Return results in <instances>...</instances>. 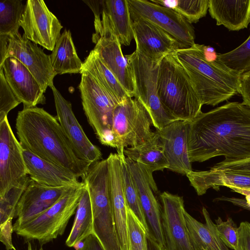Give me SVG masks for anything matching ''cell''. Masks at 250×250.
Segmentation results:
<instances>
[{
    "instance_id": "ab89813d",
    "label": "cell",
    "mask_w": 250,
    "mask_h": 250,
    "mask_svg": "<svg viewBox=\"0 0 250 250\" xmlns=\"http://www.w3.org/2000/svg\"><path fill=\"white\" fill-rule=\"evenodd\" d=\"M209 169L250 177V158L236 161H222L215 164Z\"/></svg>"
},
{
    "instance_id": "2e32d148",
    "label": "cell",
    "mask_w": 250,
    "mask_h": 250,
    "mask_svg": "<svg viewBox=\"0 0 250 250\" xmlns=\"http://www.w3.org/2000/svg\"><path fill=\"white\" fill-rule=\"evenodd\" d=\"M23 150L5 118L0 122V195L28 175Z\"/></svg>"
},
{
    "instance_id": "e0dca14e",
    "label": "cell",
    "mask_w": 250,
    "mask_h": 250,
    "mask_svg": "<svg viewBox=\"0 0 250 250\" xmlns=\"http://www.w3.org/2000/svg\"><path fill=\"white\" fill-rule=\"evenodd\" d=\"M136 50L147 58L161 61L184 47L176 39L155 24L142 19L132 21Z\"/></svg>"
},
{
    "instance_id": "e575fe53",
    "label": "cell",
    "mask_w": 250,
    "mask_h": 250,
    "mask_svg": "<svg viewBox=\"0 0 250 250\" xmlns=\"http://www.w3.org/2000/svg\"><path fill=\"white\" fill-rule=\"evenodd\" d=\"M24 8L20 0L0 1V35H13L20 33V21Z\"/></svg>"
},
{
    "instance_id": "7dc6e473",
    "label": "cell",
    "mask_w": 250,
    "mask_h": 250,
    "mask_svg": "<svg viewBox=\"0 0 250 250\" xmlns=\"http://www.w3.org/2000/svg\"><path fill=\"white\" fill-rule=\"evenodd\" d=\"M27 250H34L32 246L31 243L30 242V241H28ZM39 250H43V249L42 247H41Z\"/></svg>"
},
{
    "instance_id": "ee69618b",
    "label": "cell",
    "mask_w": 250,
    "mask_h": 250,
    "mask_svg": "<svg viewBox=\"0 0 250 250\" xmlns=\"http://www.w3.org/2000/svg\"><path fill=\"white\" fill-rule=\"evenodd\" d=\"M214 201L229 202L235 206L250 211V207L247 205L245 199L223 196L215 199Z\"/></svg>"
},
{
    "instance_id": "f35d334b",
    "label": "cell",
    "mask_w": 250,
    "mask_h": 250,
    "mask_svg": "<svg viewBox=\"0 0 250 250\" xmlns=\"http://www.w3.org/2000/svg\"><path fill=\"white\" fill-rule=\"evenodd\" d=\"M0 122L7 117L8 113L20 104L21 101L14 93L0 69Z\"/></svg>"
},
{
    "instance_id": "f1b7e54d",
    "label": "cell",
    "mask_w": 250,
    "mask_h": 250,
    "mask_svg": "<svg viewBox=\"0 0 250 250\" xmlns=\"http://www.w3.org/2000/svg\"><path fill=\"white\" fill-rule=\"evenodd\" d=\"M202 214L205 224L197 221L186 210L184 211L190 239L196 250H229L220 239L216 224L205 207L202 208Z\"/></svg>"
},
{
    "instance_id": "74e56055",
    "label": "cell",
    "mask_w": 250,
    "mask_h": 250,
    "mask_svg": "<svg viewBox=\"0 0 250 250\" xmlns=\"http://www.w3.org/2000/svg\"><path fill=\"white\" fill-rule=\"evenodd\" d=\"M218 235L228 248L233 250H240L238 246V229L231 218L223 221L219 217L215 220Z\"/></svg>"
},
{
    "instance_id": "9c48e42d",
    "label": "cell",
    "mask_w": 250,
    "mask_h": 250,
    "mask_svg": "<svg viewBox=\"0 0 250 250\" xmlns=\"http://www.w3.org/2000/svg\"><path fill=\"white\" fill-rule=\"evenodd\" d=\"M152 125L148 112L138 99L129 97L118 104L114 109L112 125L117 153L151 138L155 133L151 130Z\"/></svg>"
},
{
    "instance_id": "1f68e13d",
    "label": "cell",
    "mask_w": 250,
    "mask_h": 250,
    "mask_svg": "<svg viewBox=\"0 0 250 250\" xmlns=\"http://www.w3.org/2000/svg\"><path fill=\"white\" fill-rule=\"evenodd\" d=\"M92 234L94 235L92 208L89 192L85 185L65 245L69 248L74 247Z\"/></svg>"
},
{
    "instance_id": "ffe728a7",
    "label": "cell",
    "mask_w": 250,
    "mask_h": 250,
    "mask_svg": "<svg viewBox=\"0 0 250 250\" xmlns=\"http://www.w3.org/2000/svg\"><path fill=\"white\" fill-rule=\"evenodd\" d=\"M71 187H48L30 180L17 206V219L13 227L21 225L46 210Z\"/></svg>"
},
{
    "instance_id": "d6a6232c",
    "label": "cell",
    "mask_w": 250,
    "mask_h": 250,
    "mask_svg": "<svg viewBox=\"0 0 250 250\" xmlns=\"http://www.w3.org/2000/svg\"><path fill=\"white\" fill-rule=\"evenodd\" d=\"M169 8L182 16L189 23H196L206 16L209 0H150Z\"/></svg>"
},
{
    "instance_id": "f6af8a7d",
    "label": "cell",
    "mask_w": 250,
    "mask_h": 250,
    "mask_svg": "<svg viewBox=\"0 0 250 250\" xmlns=\"http://www.w3.org/2000/svg\"><path fill=\"white\" fill-rule=\"evenodd\" d=\"M147 250H167L165 247L161 246L154 236L150 233L147 235Z\"/></svg>"
},
{
    "instance_id": "d590c367",
    "label": "cell",
    "mask_w": 250,
    "mask_h": 250,
    "mask_svg": "<svg viewBox=\"0 0 250 250\" xmlns=\"http://www.w3.org/2000/svg\"><path fill=\"white\" fill-rule=\"evenodd\" d=\"M216 57L229 68L243 73L250 71V35L246 40L235 49Z\"/></svg>"
},
{
    "instance_id": "8fae6325",
    "label": "cell",
    "mask_w": 250,
    "mask_h": 250,
    "mask_svg": "<svg viewBox=\"0 0 250 250\" xmlns=\"http://www.w3.org/2000/svg\"><path fill=\"white\" fill-rule=\"evenodd\" d=\"M132 20L142 19L161 28L184 47L195 43L194 30L182 16L150 0H127Z\"/></svg>"
},
{
    "instance_id": "d4e9b609",
    "label": "cell",
    "mask_w": 250,
    "mask_h": 250,
    "mask_svg": "<svg viewBox=\"0 0 250 250\" xmlns=\"http://www.w3.org/2000/svg\"><path fill=\"white\" fill-rule=\"evenodd\" d=\"M30 180L27 175L0 195V241L6 250H16L12 242V222L18 203Z\"/></svg>"
},
{
    "instance_id": "8d00e7d4",
    "label": "cell",
    "mask_w": 250,
    "mask_h": 250,
    "mask_svg": "<svg viewBox=\"0 0 250 250\" xmlns=\"http://www.w3.org/2000/svg\"><path fill=\"white\" fill-rule=\"evenodd\" d=\"M127 226L130 250H147L148 234L134 212L128 207Z\"/></svg>"
},
{
    "instance_id": "ba28073f",
    "label": "cell",
    "mask_w": 250,
    "mask_h": 250,
    "mask_svg": "<svg viewBox=\"0 0 250 250\" xmlns=\"http://www.w3.org/2000/svg\"><path fill=\"white\" fill-rule=\"evenodd\" d=\"M125 57L133 77L134 98L138 99L146 108L152 125L160 129L178 120L165 109L158 96L157 78L161 61H153L136 50Z\"/></svg>"
},
{
    "instance_id": "b9f144b4",
    "label": "cell",
    "mask_w": 250,
    "mask_h": 250,
    "mask_svg": "<svg viewBox=\"0 0 250 250\" xmlns=\"http://www.w3.org/2000/svg\"><path fill=\"white\" fill-rule=\"evenodd\" d=\"M239 93L242 97V103L250 107V71L241 74Z\"/></svg>"
},
{
    "instance_id": "4dcf8cb0",
    "label": "cell",
    "mask_w": 250,
    "mask_h": 250,
    "mask_svg": "<svg viewBox=\"0 0 250 250\" xmlns=\"http://www.w3.org/2000/svg\"><path fill=\"white\" fill-rule=\"evenodd\" d=\"M81 71H85L93 76L119 104L130 97L93 50L83 62Z\"/></svg>"
},
{
    "instance_id": "60d3db41",
    "label": "cell",
    "mask_w": 250,
    "mask_h": 250,
    "mask_svg": "<svg viewBox=\"0 0 250 250\" xmlns=\"http://www.w3.org/2000/svg\"><path fill=\"white\" fill-rule=\"evenodd\" d=\"M238 229V246L240 250H250V223L242 222Z\"/></svg>"
},
{
    "instance_id": "484cf974",
    "label": "cell",
    "mask_w": 250,
    "mask_h": 250,
    "mask_svg": "<svg viewBox=\"0 0 250 250\" xmlns=\"http://www.w3.org/2000/svg\"><path fill=\"white\" fill-rule=\"evenodd\" d=\"M155 132L154 135L145 143L124 150L125 156L143 166L152 181H154L152 175L154 171H163L169 166L162 142Z\"/></svg>"
},
{
    "instance_id": "603a6c76",
    "label": "cell",
    "mask_w": 250,
    "mask_h": 250,
    "mask_svg": "<svg viewBox=\"0 0 250 250\" xmlns=\"http://www.w3.org/2000/svg\"><path fill=\"white\" fill-rule=\"evenodd\" d=\"M23 155L27 174L33 181L52 187H73L81 183L70 171L38 157L27 149L23 148Z\"/></svg>"
},
{
    "instance_id": "7a4b0ae2",
    "label": "cell",
    "mask_w": 250,
    "mask_h": 250,
    "mask_svg": "<svg viewBox=\"0 0 250 250\" xmlns=\"http://www.w3.org/2000/svg\"><path fill=\"white\" fill-rule=\"evenodd\" d=\"M15 127L23 148L83 179L91 164L77 155L57 117L37 106L18 112Z\"/></svg>"
},
{
    "instance_id": "f546056e",
    "label": "cell",
    "mask_w": 250,
    "mask_h": 250,
    "mask_svg": "<svg viewBox=\"0 0 250 250\" xmlns=\"http://www.w3.org/2000/svg\"><path fill=\"white\" fill-rule=\"evenodd\" d=\"M50 58L56 75L81 72L83 62L77 53L70 30L65 29L61 34Z\"/></svg>"
},
{
    "instance_id": "4fadbf2b",
    "label": "cell",
    "mask_w": 250,
    "mask_h": 250,
    "mask_svg": "<svg viewBox=\"0 0 250 250\" xmlns=\"http://www.w3.org/2000/svg\"><path fill=\"white\" fill-rule=\"evenodd\" d=\"M101 27L93 34L95 44L93 49L100 60L117 78L131 97L135 93L133 77L127 60L124 56L119 39L111 26L101 20Z\"/></svg>"
},
{
    "instance_id": "8992f818",
    "label": "cell",
    "mask_w": 250,
    "mask_h": 250,
    "mask_svg": "<svg viewBox=\"0 0 250 250\" xmlns=\"http://www.w3.org/2000/svg\"><path fill=\"white\" fill-rule=\"evenodd\" d=\"M85 186L82 182L70 188L46 210L30 221L13 227L14 232L27 241L47 244L63 234L71 217L76 213Z\"/></svg>"
},
{
    "instance_id": "5bb4252c",
    "label": "cell",
    "mask_w": 250,
    "mask_h": 250,
    "mask_svg": "<svg viewBox=\"0 0 250 250\" xmlns=\"http://www.w3.org/2000/svg\"><path fill=\"white\" fill-rule=\"evenodd\" d=\"M52 89L57 118L77 155L91 165L101 160L100 149L90 141L77 120L70 102L65 99L54 84Z\"/></svg>"
},
{
    "instance_id": "83f0119b",
    "label": "cell",
    "mask_w": 250,
    "mask_h": 250,
    "mask_svg": "<svg viewBox=\"0 0 250 250\" xmlns=\"http://www.w3.org/2000/svg\"><path fill=\"white\" fill-rule=\"evenodd\" d=\"M186 176L199 196L205 194L210 188L217 190L221 186L250 189V177L240 174L209 169L192 170Z\"/></svg>"
},
{
    "instance_id": "30bf717a",
    "label": "cell",
    "mask_w": 250,
    "mask_h": 250,
    "mask_svg": "<svg viewBox=\"0 0 250 250\" xmlns=\"http://www.w3.org/2000/svg\"><path fill=\"white\" fill-rule=\"evenodd\" d=\"M9 57L17 59L29 70L44 93L53 84L56 75L50 55L24 34L22 36L20 33L13 35H0V65Z\"/></svg>"
},
{
    "instance_id": "3957f363",
    "label": "cell",
    "mask_w": 250,
    "mask_h": 250,
    "mask_svg": "<svg viewBox=\"0 0 250 250\" xmlns=\"http://www.w3.org/2000/svg\"><path fill=\"white\" fill-rule=\"evenodd\" d=\"M206 47L195 43L174 53L187 71L203 104L212 106L239 93L242 73L234 70L216 57L208 59Z\"/></svg>"
},
{
    "instance_id": "9a60e30c",
    "label": "cell",
    "mask_w": 250,
    "mask_h": 250,
    "mask_svg": "<svg viewBox=\"0 0 250 250\" xmlns=\"http://www.w3.org/2000/svg\"><path fill=\"white\" fill-rule=\"evenodd\" d=\"M162 223L167 250H196L188 231L184 215L186 210L182 197L163 192Z\"/></svg>"
},
{
    "instance_id": "4316f807",
    "label": "cell",
    "mask_w": 250,
    "mask_h": 250,
    "mask_svg": "<svg viewBox=\"0 0 250 250\" xmlns=\"http://www.w3.org/2000/svg\"><path fill=\"white\" fill-rule=\"evenodd\" d=\"M101 4V19L111 26L121 45H129L134 34L127 0H102Z\"/></svg>"
},
{
    "instance_id": "836d02e7",
    "label": "cell",
    "mask_w": 250,
    "mask_h": 250,
    "mask_svg": "<svg viewBox=\"0 0 250 250\" xmlns=\"http://www.w3.org/2000/svg\"><path fill=\"white\" fill-rule=\"evenodd\" d=\"M117 153L122 161L123 186L127 206L134 212L148 234L150 233L149 227L141 207L136 185L126 162L125 156L124 152Z\"/></svg>"
},
{
    "instance_id": "52a82bcc",
    "label": "cell",
    "mask_w": 250,
    "mask_h": 250,
    "mask_svg": "<svg viewBox=\"0 0 250 250\" xmlns=\"http://www.w3.org/2000/svg\"><path fill=\"white\" fill-rule=\"evenodd\" d=\"M80 74L78 88L88 123L102 144L116 148L112 125L114 109L119 103L90 74Z\"/></svg>"
},
{
    "instance_id": "d6986e66",
    "label": "cell",
    "mask_w": 250,
    "mask_h": 250,
    "mask_svg": "<svg viewBox=\"0 0 250 250\" xmlns=\"http://www.w3.org/2000/svg\"><path fill=\"white\" fill-rule=\"evenodd\" d=\"M188 121L176 120L162 129H156L168 161L167 169L183 175L192 171L188 149Z\"/></svg>"
},
{
    "instance_id": "bcb514c9",
    "label": "cell",
    "mask_w": 250,
    "mask_h": 250,
    "mask_svg": "<svg viewBox=\"0 0 250 250\" xmlns=\"http://www.w3.org/2000/svg\"><path fill=\"white\" fill-rule=\"evenodd\" d=\"M230 189L234 192L241 194L245 196V200L247 205L250 207V189L245 188H240L237 187L230 188Z\"/></svg>"
},
{
    "instance_id": "6da1fadb",
    "label": "cell",
    "mask_w": 250,
    "mask_h": 250,
    "mask_svg": "<svg viewBox=\"0 0 250 250\" xmlns=\"http://www.w3.org/2000/svg\"><path fill=\"white\" fill-rule=\"evenodd\" d=\"M187 140L191 163L250 158V107L234 102L202 112L188 121Z\"/></svg>"
},
{
    "instance_id": "ac0fdd59",
    "label": "cell",
    "mask_w": 250,
    "mask_h": 250,
    "mask_svg": "<svg viewBox=\"0 0 250 250\" xmlns=\"http://www.w3.org/2000/svg\"><path fill=\"white\" fill-rule=\"evenodd\" d=\"M125 160L136 185L150 232L158 243L165 247L161 208L153 194V192H158L156 184L150 179L143 166L126 157Z\"/></svg>"
},
{
    "instance_id": "44dd1931",
    "label": "cell",
    "mask_w": 250,
    "mask_h": 250,
    "mask_svg": "<svg viewBox=\"0 0 250 250\" xmlns=\"http://www.w3.org/2000/svg\"><path fill=\"white\" fill-rule=\"evenodd\" d=\"M108 164L111 208L117 232L123 250H130L127 226V208L123 186L122 161L118 153H111Z\"/></svg>"
},
{
    "instance_id": "cb8c5ba5",
    "label": "cell",
    "mask_w": 250,
    "mask_h": 250,
    "mask_svg": "<svg viewBox=\"0 0 250 250\" xmlns=\"http://www.w3.org/2000/svg\"><path fill=\"white\" fill-rule=\"evenodd\" d=\"M208 11L217 25L230 31L247 28L250 23V0H209Z\"/></svg>"
},
{
    "instance_id": "7bdbcfd3",
    "label": "cell",
    "mask_w": 250,
    "mask_h": 250,
    "mask_svg": "<svg viewBox=\"0 0 250 250\" xmlns=\"http://www.w3.org/2000/svg\"><path fill=\"white\" fill-rule=\"evenodd\" d=\"M76 250H104L98 239L92 234L82 243V246Z\"/></svg>"
},
{
    "instance_id": "5b68a950",
    "label": "cell",
    "mask_w": 250,
    "mask_h": 250,
    "mask_svg": "<svg viewBox=\"0 0 250 250\" xmlns=\"http://www.w3.org/2000/svg\"><path fill=\"white\" fill-rule=\"evenodd\" d=\"M83 182L91 202L94 235L104 250H123L111 208L107 163L101 161L92 164Z\"/></svg>"
},
{
    "instance_id": "277c9868",
    "label": "cell",
    "mask_w": 250,
    "mask_h": 250,
    "mask_svg": "<svg viewBox=\"0 0 250 250\" xmlns=\"http://www.w3.org/2000/svg\"><path fill=\"white\" fill-rule=\"evenodd\" d=\"M157 89L164 107L177 120L190 121L202 112L203 105L192 83L174 53L160 62Z\"/></svg>"
},
{
    "instance_id": "7c38bea8",
    "label": "cell",
    "mask_w": 250,
    "mask_h": 250,
    "mask_svg": "<svg viewBox=\"0 0 250 250\" xmlns=\"http://www.w3.org/2000/svg\"><path fill=\"white\" fill-rule=\"evenodd\" d=\"M20 24L28 40L52 51L63 27L42 0L26 1Z\"/></svg>"
},
{
    "instance_id": "7402d4cb",
    "label": "cell",
    "mask_w": 250,
    "mask_h": 250,
    "mask_svg": "<svg viewBox=\"0 0 250 250\" xmlns=\"http://www.w3.org/2000/svg\"><path fill=\"white\" fill-rule=\"evenodd\" d=\"M12 90L24 107H35L45 103L44 92L29 70L19 60L7 58L0 65Z\"/></svg>"
}]
</instances>
